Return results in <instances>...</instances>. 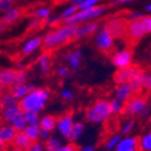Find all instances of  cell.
Returning a JSON list of instances; mask_svg holds the SVG:
<instances>
[{
  "label": "cell",
  "mask_w": 151,
  "mask_h": 151,
  "mask_svg": "<svg viewBox=\"0 0 151 151\" xmlns=\"http://www.w3.org/2000/svg\"><path fill=\"white\" fill-rule=\"evenodd\" d=\"M14 0H0V14H3L7 10L14 6Z\"/></svg>",
  "instance_id": "60d3db41"
},
{
  "label": "cell",
  "mask_w": 151,
  "mask_h": 151,
  "mask_svg": "<svg viewBox=\"0 0 151 151\" xmlns=\"http://www.w3.org/2000/svg\"><path fill=\"white\" fill-rule=\"evenodd\" d=\"M143 74L144 70L139 66H133V71H132L131 78L128 81V85L133 92V95H138V93L143 90Z\"/></svg>",
  "instance_id": "30bf717a"
},
{
  "label": "cell",
  "mask_w": 151,
  "mask_h": 151,
  "mask_svg": "<svg viewBox=\"0 0 151 151\" xmlns=\"http://www.w3.org/2000/svg\"><path fill=\"white\" fill-rule=\"evenodd\" d=\"M55 151H77V146H76L73 143H70V144L61 145L59 149H56Z\"/></svg>",
  "instance_id": "7dc6e473"
},
{
  "label": "cell",
  "mask_w": 151,
  "mask_h": 151,
  "mask_svg": "<svg viewBox=\"0 0 151 151\" xmlns=\"http://www.w3.org/2000/svg\"><path fill=\"white\" fill-rule=\"evenodd\" d=\"M32 89H35L34 85L28 84V83H21V84H14L13 86H11L9 92L11 93V95H13L18 101H19L23 97H25Z\"/></svg>",
  "instance_id": "ac0fdd59"
},
{
  "label": "cell",
  "mask_w": 151,
  "mask_h": 151,
  "mask_svg": "<svg viewBox=\"0 0 151 151\" xmlns=\"http://www.w3.org/2000/svg\"><path fill=\"white\" fill-rule=\"evenodd\" d=\"M95 150H96V147L93 146V145H91V144L83 145V146L79 149V151H95Z\"/></svg>",
  "instance_id": "681fc988"
},
{
  "label": "cell",
  "mask_w": 151,
  "mask_h": 151,
  "mask_svg": "<svg viewBox=\"0 0 151 151\" xmlns=\"http://www.w3.org/2000/svg\"><path fill=\"white\" fill-rule=\"evenodd\" d=\"M52 13H53V10L50 6L41 5V6H37L32 10L31 17L36 18V19H40L41 22H45L46 19H48V18L52 16Z\"/></svg>",
  "instance_id": "cb8c5ba5"
},
{
  "label": "cell",
  "mask_w": 151,
  "mask_h": 151,
  "mask_svg": "<svg viewBox=\"0 0 151 151\" xmlns=\"http://www.w3.org/2000/svg\"><path fill=\"white\" fill-rule=\"evenodd\" d=\"M132 96H133V92H132L129 85L127 83L125 84H118L116 89H115V99L120 100L121 102H127Z\"/></svg>",
  "instance_id": "7402d4cb"
},
{
  "label": "cell",
  "mask_w": 151,
  "mask_h": 151,
  "mask_svg": "<svg viewBox=\"0 0 151 151\" xmlns=\"http://www.w3.org/2000/svg\"><path fill=\"white\" fill-rule=\"evenodd\" d=\"M14 1H27V0H14Z\"/></svg>",
  "instance_id": "91938a15"
},
{
  "label": "cell",
  "mask_w": 151,
  "mask_h": 151,
  "mask_svg": "<svg viewBox=\"0 0 151 151\" xmlns=\"http://www.w3.org/2000/svg\"><path fill=\"white\" fill-rule=\"evenodd\" d=\"M145 11H147V12H150V13H151V3H150V4H147V5L145 6Z\"/></svg>",
  "instance_id": "db71d44e"
},
{
  "label": "cell",
  "mask_w": 151,
  "mask_h": 151,
  "mask_svg": "<svg viewBox=\"0 0 151 151\" xmlns=\"http://www.w3.org/2000/svg\"><path fill=\"white\" fill-rule=\"evenodd\" d=\"M3 92H4V89H3V86H1V85H0V95H1Z\"/></svg>",
  "instance_id": "680465c9"
},
{
  "label": "cell",
  "mask_w": 151,
  "mask_h": 151,
  "mask_svg": "<svg viewBox=\"0 0 151 151\" xmlns=\"http://www.w3.org/2000/svg\"><path fill=\"white\" fill-rule=\"evenodd\" d=\"M132 71H133V66H127V67H122V68H118L115 74H114V82L118 84H125L128 83Z\"/></svg>",
  "instance_id": "603a6c76"
},
{
  "label": "cell",
  "mask_w": 151,
  "mask_h": 151,
  "mask_svg": "<svg viewBox=\"0 0 151 151\" xmlns=\"http://www.w3.org/2000/svg\"><path fill=\"white\" fill-rule=\"evenodd\" d=\"M109 108H110V114L111 115H119V114H121V113H124L125 103L114 97V99H111L109 101Z\"/></svg>",
  "instance_id": "1f68e13d"
},
{
  "label": "cell",
  "mask_w": 151,
  "mask_h": 151,
  "mask_svg": "<svg viewBox=\"0 0 151 151\" xmlns=\"http://www.w3.org/2000/svg\"><path fill=\"white\" fill-rule=\"evenodd\" d=\"M5 149V144L1 142V139H0V151H3Z\"/></svg>",
  "instance_id": "11a10c76"
},
{
  "label": "cell",
  "mask_w": 151,
  "mask_h": 151,
  "mask_svg": "<svg viewBox=\"0 0 151 151\" xmlns=\"http://www.w3.org/2000/svg\"><path fill=\"white\" fill-rule=\"evenodd\" d=\"M31 140L24 134V132H17V134H16V137L13 138V140H12V145H13V147H16V149H21V150H24V151H27L28 149H29V146L31 145Z\"/></svg>",
  "instance_id": "d4e9b609"
},
{
  "label": "cell",
  "mask_w": 151,
  "mask_h": 151,
  "mask_svg": "<svg viewBox=\"0 0 151 151\" xmlns=\"http://www.w3.org/2000/svg\"><path fill=\"white\" fill-rule=\"evenodd\" d=\"M77 151H79V150H77Z\"/></svg>",
  "instance_id": "be15d7a7"
},
{
  "label": "cell",
  "mask_w": 151,
  "mask_h": 151,
  "mask_svg": "<svg viewBox=\"0 0 151 151\" xmlns=\"http://www.w3.org/2000/svg\"><path fill=\"white\" fill-rule=\"evenodd\" d=\"M133 147H138V137L125 136V137H121V139L118 143V145L115 146L114 151H127Z\"/></svg>",
  "instance_id": "d6986e66"
},
{
  "label": "cell",
  "mask_w": 151,
  "mask_h": 151,
  "mask_svg": "<svg viewBox=\"0 0 151 151\" xmlns=\"http://www.w3.org/2000/svg\"><path fill=\"white\" fill-rule=\"evenodd\" d=\"M23 13H24V10L22 7H17V6H13L11 7L10 10H7L6 12H4L1 14V18H0V21L1 23L7 27V25H12L14 23H17L18 21L21 19L23 17Z\"/></svg>",
  "instance_id": "4fadbf2b"
},
{
  "label": "cell",
  "mask_w": 151,
  "mask_h": 151,
  "mask_svg": "<svg viewBox=\"0 0 151 151\" xmlns=\"http://www.w3.org/2000/svg\"><path fill=\"white\" fill-rule=\"evenodd\" d=\"M60 97L65 101H72L74 97V93H73V91H71L68 89H63L60 91Z\"/></svg>",
  "instance_id": "f6af8a7d"
},
{
  "label": "cell",
  "mask_w": 151,
  "mask_h": 151,
  "mask_svg": "<svg viewBox=\"0 0 151 151\" xmlns=\"http://www.w3.org/2000/svg\"><path fill=\"white\" fill-rule=\"evenodd\" d=\"M110 116L111 114L109 108V101L104 99L97 100L85 111V119L91 124H103Z\"/></svg>",
  "instance_id": "277c9868"
},
{
  "label": "cell",
  "mask_w": 151,
  "mask_h": 151,
  "mask_svg": "<svg viewBox=\"0 0 151 151\" xmlns=\"http://www.w3.org/2000/svg\"><path fill=\"white\" fill-rule=\"evenodd\" d=\"M18 103H19V101H18L13 95H11L10 92H3L1 95H0V108L1 109L18 106Z\"/></svg>",
  "instance_id": "4316f807"
},
{
  "label": "cell",
  "mask_w": 151,
  "mask_h": 151,
  "mask_svg": "<svg viewBox=\"0 0 151 151\" xmlns=\"http://www.w3.org/2000/svg\"><path fill=\"white\" fill-rule=\"evenodd\" d=\"M142 17H144V13H143V12L133 11V12L127 13V16L125 17V19H126L127 22H131V21H138V19H140Z\"/></svg>",
  "instance_id": "b9f144b4"
},
{
  "label": "cell",
  "mask_w": 151,
  "mask_h": 151,
  "mask_svg": "<svg viewBox=\"0 0 151 151\" xmlns=\"http://www.w3.org/2000/svg\"><path fill=\"white\" fill-rule=\"evenodd\" d=\"M23 115L27 121V125H30V126L40 125V114H36V113H32V111H23Z\"/></svg>",
  "instance_id": "d6a6232c"
},
{
  "label": "cell",
  "mask_w": 151,
  "mask_h": 151,
  "mask_svg": "<svg viewBox=\"0 0 151 151\" xmlns=\"http://www.w3.org/2000/svg\"><path fill=\"white\" fill-rule=\"evenodd\" d=\"M27 151H46L45 144L42 142H40V140L39 142H32Z\"/></svg>",
  "instance_id": "ee69618b"
},
{
  "label": "cell",
  "mask_w": 151,
  "mask_h": 151,
  "mask_svg": "<svg viewBox=\"0 0 151 151\" xmlns=\"http://www.w3.org/2000/svg\"><path fill=\"white\" fill-rule=\"evenodd\" d=\"M55 125H56V116L52 115V114H45L42 116H40V128L52 132L55 129Z\"/></svg>",
  "instance_id": "484cf974"
},
{
  "label": "cell",
  "mask_w": 151,
  "mask_h": 151,
  "mask_svg": "<svg viewBox=\"0 0 151 151\" xmlns=\"http://www.w3.org/2000/svg\"><path fill=\"white\" fill-rule=\"evenodd\" d=\"M56 74H58L59 77H61V78H66V77H68V74H70V68L67 66H65V65H61V66H59L58 68H56Z\"/></svg>",
  "instance_id": "bcb514c9"
},
{
  "label": "cell",
  "mask_w": 151,
  "mask_h": 151,
  "mask_svg": "<svg viewBox=\"0 0 151 151\" xmlns=\"http://www.w3.org/2000/svg\"><path fill=\"white\" fill-rule=\"evenodd\" d=\"M50 93L52 92L48 88H35L25 97L19 100L18 106L23 111H32L40 114L46 108L50 99Z\"/></svg>",
  "instance_id": "7a4b0ae2"
},
{
  "label": "cell",
  "mask_w": 151,
  "mask_h": 151,
  "mask_svg": "<svg viewBox=\"0 0 151 151\" xmlns=\"http://www.w3.org/2000/svg\"><path fill=\"white\" fill-rule=\"evenodd\" d=\"M149 120H150V122H151V115H150V118H149Z\"/></svg>",
  "instance_id": "94428289"
},
{
  "label": "cell",
  "mask_w": 151,
  "mask_h": 151,
  "mask_svg": "<svg viewBox=\"0 0 151 151\" xmlns=\"http://www.w3.org/2000/svg\"><path fill=\"white\" fill-rule=\"evenodd\" d=\"M140 24L143 27V30L145 34H151V14L144 16L140 18Z\"/></svg>",
  "instance_id": "d590c367"
},
{
  "label": "cell",
  "mask_w": 151,
  "mask_h": 151,
  "mask_svg": "<svg viewBox=\"0 0 151 151\" xmlns=\"http://www.w3.org/2000/svg\"><path fill=\"white\" fill-rule=\"evenodd\" d=\"M132 1H133V0H111V4L113 5H124V4H128Z\"/></svg>",
  "instance_id": "f907efd6"
},
{
  "label": "cell",
  "mask_w": 151,
  "mask_h": 151,
  "mask_svg": "<svg viewBox=\"0 0 151 151\" xmlns=\"http://www.w3.org/2000/svg\"><path fill=\"white\" fill-rule=\"evenodd\" d=\"M11 126L17 131V132H23V129L27 127V121L24 119V115L23 113L21 115H18L12 122H11Z\"/></svg>",
  "instance_id": "836d02e7"
},
{
  "label": "cell",
  "mask_w": 151,
  "mask_h": 151,
  "mask_svg": "<svg viewBox=\"0 0 151 151\" xmlns=\"http://www.w3.org/2000/svg\"><path fill=\"white\" fill-rule=\"evenodd\" d=\"M11 151H24V150H21V149H16V147H13Z\"/></svg>",
  "instance_id": "6f0895ef"
},
{
  "label": "cell",
  "mask_w": 151,
  "mask_h": 151,
  "mask_svg": "<svg viewBox=\"0 0 151 151\" xmlns=\"http://www.w3.org/2000/svg\"><path fill=\"white\" fill-rule=\"evenodd\" d=\"M110 60H111V64L116 68L127 67V66H131L132 61H133V53L127 48L119 49L111 54Z\"/></svg>",
  "instance_id": "9c48e42d"
},
{
  "label": "cell",
  "mask_w": 151,
  "mask_h": 151,
  "mask_svg": "<svg viewBox=\"0 0 151 151\" xmlns=\"http://www.w3.org/2000/svg\"><path fill=\"white\" fill-rule=\"evenodd\" d=\"M63 144V140L58 136H50L47 142H45V149L46 151H55L56 149H59Z\"/></svg>",
  "instance_id": "4dcf8cb0"
},
{
  "label": "cell",
  "mask_w": 151,
  "mask_h": 151,
  "mask_svg": "<svg viewBox=\"0 0 151 151\" xmlns=\"http://www.w3.org/2000/svg\"><path fill=\"white\" fill-rule=\"evenodd\" d=\"M5 28H6V27H5V25L1 23V21H0V34H1V32L5 30Z\"/></svg>",
  "instance_id": "f5cc1de1"
},
{
  "label": "cell",
  "mask_w": 151,
  "mask_h": 151,
  "mask_svg": "<svg viewBox=\"0 0 151 151\" xmlns=\"http://www.w3.org/2000/svg\"><path fill=\"white\" fill-rule=\"evenodd\" d=\"M29 78V74L24 68H18L16 70V84L27 83Z\"/></svg>",
  "instance_id": "e575fe53"
},
{
  "label": "cell",
  "mask_w": 151,
  "mask_h": 151,
  "mask_svg": "<svg viewBox=\"0 0 151 151\" xmlns=\"http://www.w3.org/2000/svg\"><path fill=\"white\" fill-rule=\"evenodd\" d=\"M146 34L143 30V27L140 24V21H131L126 24V36L129 37L132 41H139Z\"/></svg>",
  "instance_id": "5bb4252c"
},
{
  "label": "cell",
  "mask_w": 151,
  "mask_h": 151,
  "mask_svg": "<svg viewBox=\"0 0 151 151\" xmlns=\"http://www.w3.org/2000/svg\"><path fill=\"white\" fill-rule=\"evenodd\" d=\"M17 134V131L9 124H4L0 126V139L1 142L6 145V144H11L13 138Z\"/></svg>",
  "instance_id": "44dd1931"
},
{
  "label": "cell",
  "mask_w": 151,
  "mask_h": 151,
  "mask_svg": "<svg viewBox=\"0 0 151 151\" xmlns=\"http://www.w3.org/2000/svg\"><path fill=\"white\" fill-rule=\"evenodd\" d=\"M43 24V22H41L40 19H36V18H31L29 24H28V30L29 31H35L37 30L41 25Z\"/></svg>",
  "instance_id": "7bdbcfd3"
},
{
  "label": "cell",
  "mask_w": 151,
  "mask_h": 151,
  "mask_svg": "<svg viewBox=\"0 0 151 151\" xmlns=\"http://www.w3.org/2000/svg\"><path fill=\"white\" fill-rule=\"evenodd\" d=\"M73 124H74V119H73V113L72 111H66V113H64V114H61L60 116L56 118L55 128H56V131H58V133L61 138L70 139Z\"/></svg>",
  "instance_id": "52a82bcc"
},
{
  "label": "cell",
  "mask_w": 151,
  "mask_h": 151,
  "mask_svg": "<svg viewBox=\"0 0 151 151\" xmlns=\"http://www.w3.org/2000/svg\"><path fill=\"white\" fill-rule=\"evenodd\" d=\"M149 106L146 103V99L140 95H133L127 102H125L124 114L131 116V115H139L145 118L149 114Z\"/></svg>",
  "instance_id": "5b68a950"
},
{
  "label": "cell",
  "mask_w": 151,
  "mask_h": 151,
  "mask_svg": "<svg viewBox=\"0 0 151 151\" xmlns=\"http://www.w3.org/2000/svg\"><path fill=\"white\" fill-rule=\"evenodd\" d=\"M127 151H139V149H138V147H133V149H129V150H127Z\"/></svg>",
  "instance_id": "9f6ffc18"
},
{
  "label": "cell",
  "mask_w": 151,
  "mask_h": 151,
  "mask_svg": "<svg viewBox=\"0 0 151 151\" xmlns=\"http://www.w3.org/2000/svg\"><path fill=\"white\" fill-rule=\"evenodd\" d=\"M64 60L67 61L68 64V68L73 70V71H77L81 67L82 60H83V52L81 49H73L70 52H66L64 54Z\"/></svg>",
  "instance_id": "9a60e30c"
},
{
  "label": "cell",
  "mask_w": 151,
  "mask_h": 151,
  "mask_svg": "<svg viewBox=\"0 0 151 151\" xmlns=\"http://www.w3.org/2000/svg\"><path fill=\"white\" fill-rule=\"evenodd\" d=\"M36 65L42 76H48L52 68V56L48 52L41 53L36 59Z\"/></svg>",
  "instance_id": "2e32d148"
},
{
  "label": "cell",
  "mask_w": 151,
  "mask_h": 151,
  "mask_svg": "<svg viewBox=\"0 0 151 151\" xmlns=\"http://www.w3.org/2000/svg\"><path fill=\"white\" fill-rule=\"evenodd\" d=\"M40 126H30V125H27V127L23 129L24 134L31 140V142H39V138H40Z\"/></svg>",
  "instance_id": "f546056e"
},
{
  "label": "cell",
  "mask_w": 151,
  "mask_h": 151,
  "mask_svg": "<svg viewBox=\"0 0 151 151\" xmlns=\"http://www.w3.org/2000/svg\"><path fill=\"white\" fill-rule=\"evenodd\" d=\"M100 4V0H84L79 5H77L78 10H86V9H92L96 7Z\"/></svg>",
  "instance_id": "8d00e7d4"
},
{
  "label": "cell",
  "mask_w": 151,
  "mask_h": 151,
  "mask_svg": "<svg viewBox=\"0 0 151 151\" xmlns=\"http://www.w3.org/2000/svg\"><path fill=\"white\" fill-rule=\"evenodd\" d=\"M50 136H52L50 132L45 131V129H41V131H40V138H39V140H40V142H47Z\"/></svg>",
  "instance_id": "c3c4849f"
},
{
  "label": "cell",
  "mask_w": 151,
  "mask_h": 151,
  "mask_svg": "<svg viewBox=\"0 0 151 151\" xmlns=\"http://www.w3.org/2000/svg\"><path fill=\"white\" fill-rule=\"evenodd\" d=\"M78 25L72 24H60L56 28H53L46 35L42 36V48L46 52H50L54 49H58L68 42L74 40L76 31Z\"/></svg>",
  "instance_id": "6da1fadb"
},
{
  "label": "cell",
  "mask_w": 151,
  "mask_h": 151,
  "mask_svg": "<svg viewBox=\"0 0 151 151\" xmlns=\"http://www.w3.org/2000/svg\"><path fill=\"white\" fill-rule=\"evenodd\" d=\"M134 126H136V124H134V121L132 120V119H128L124 125H122V128H121V133L124 134V136H127V134H129L134 129Z\"/></svg>",
  "instance_id": "f35d334b"
},
{
  "label": "cell",
  "mask_w": 151,
  "mask_h": 151,
  "mask_svg": "<svg viewBox=\"0 0 151 151\" xmlns=\"http://www.w3.org/2000/svg\"><path fill=\"white\" fill-rule=\"evenodd\" d=\"M126 24H127V21L125 18L113 17L106 23L104 27L114 39H121V37L126 36Z\"/></svg>",
  "instance_id": "ba28073f"
},
{
  "label": "cell",
  "mask_w": 151,
  "mask_h": 151,
  "mask_svg": "<svg viewBox=\"0 0 151 151\" xmlns=\"http://www.w3.org/2000/svg\"><path fill=\"white\" fill-rule=\"evenodd\" d=\"M143 89L146 91H151V70L144 71L143 74Z\"/></svg>",
  "instance_id": "ab89813d"
},
{
  "label": "cell",
  "mask_w": 151,
  "mask_h": 151,
  "mask_svg": "<svg viewBox=\"0 0 151 151\" xmlns=\"http://www.w3.org/2000/svg\"><path fill=\"white\" fill-rule=\"evenodd\" d=\"M16 84V70L3 68L0 70V85L3 89H10Z\"/></svg>",
  "instance_id": "e0dca14e"
},
{
  "label": "cell",
  "mask_w": 151,
  "mask_h": 151,
  "mask_svg": "<svg viewBox=\"0 0 151 151\" xmlns=\"http://www.w3.org/2000/svg\"><path fill=\"white\" fill-rule=\"evenodd\" d=\"M107 12V6L99 5L92 9H86V10H78L73 16L64 22V24H72V25H81L88 22L97 21L101 17H103Z\"/></svg>",
  "instance_id": "3957f363"
},
{
  "label": "cell",
  "mask_w": 151,
  "mask_h": 151,
  "mask_svg": "<svg viewBox=\"0 0 151 151\" xmlns=\"http://www.w3.org/2000/svg\"><path fill=\"white\" fill-rule=\"evenodd\" d=\"M84 131H85V125L82 121H74L73 127H72V131H71V136H70V139L68 140L77 142L83 136Z\"/></svg>",
  "instance_id": "83f0119b"
},
{
  "label": "cell",
  "mask_w": 151,
  "mask_h": 151,
  "mask_svg": "<svg viewBox=\"0 0 151 151\" xmlns=\"http://www.w3.org/2000/svg\"><path fill=\"white\" fill-rule=\"evenodd\" d=\"M120 139H121V136H119V134L111 136V137L106 142V149H107V150H114L115 146L118 145V143L120 142Z\"/></svg>",
  "instance_id": "74e56055"
},
{
  "label": "cell",
  "mask_w": 151,
  "mask_h": 151,
  "mask_svg": "<svg viewBox=\"0 0 151 151\" xmlns=\"http://www.w3.org/2000/svg\"><path fill=\"white\" fill-rule=\"evenodd\" d=\"M40 48H42V36L35 35L30 37V39H28L27 41H24L21 48V53L23 56H30L34 53H36Z\"/></svg>",
  "instance_id": "8fae6325"
},
{
  "label": "cell",
  "mask_w": 151,
  "mask_h": 151,
  "mask_svg": "<svg viewBox=\"0 0 151 151\" xmlns=\"http://www.w3.org/2000/svg\"><path fill=\"white\" fill-rule=\"evenodd\" d=\"M114 45L115 39L110 35L104 25L101 27L95 34V47L101 53H110L114 48Z\"/></svg>",
  "instance_id": "8992f818"
},
{
  "label": "cell",
  "mask_w": 151,
  "mask_h": 151,
  "mask_svg": "<svg viewBox=\"0 0 151 151\" xmlns=\"http://www.w3.org/2000/svg\"><path fill=\"white\" fill-rule=\"evenodd\" d=\"M67 1H70L71 4H74V5H79L82 1H84V0H67Z\"/></svg>",
  "instance_id": "816d5d0a"
},
{
  "label": "cell",
  "mask_w": 151,
  "mask_h": 151,
  "mask_svg": "<svg viewBox=\"0 0 151 151\" xmlns=\"http://www.w3.org/2000/svg\"><path fill=\"white\" fill-rule=\"evenodd\" d=\"M100 28H101V25L97 21H92V22L81 24V25H78L77 31H76L74 40H79V39H84V37H88L91 35H95Z\"/></svg>",
  "instance_id": "7c38bea8"
},
{
  "label": "cell",
  "mask_w": 151,
  "mask_h": 151,
  "mask_svg": "<svg viewBox=\"0 0 151 151\" xmlns=\"http://www.w3.org/2000/svg\"><path fill=\"white\" fill-rule=\"evenodd\" d=\"M138 149L139 151H151V131L138 138Z\"/></svg>",
  "instance_id": "f1b7e54d"
},
{
  "label": "cell",
  "mask_w": 151,
  "mask_h": 151,
  "mask_svg": "<svg viewBox=\"0 0 151 151\" xmlns=\"http://www.w3.org/2000/svg\"><path fill=\"white\" fill-rule=\"evenodd\" d=\"M0 111H1V108H0Z\"/></svg>",
  "instance_id": "6125c7cd"
},
{
  "label": "cell",
  "mask_w": 151,
  "mask_h": 151,
  "mask_svg": "<svg viewBox=\"0 0 151 151\" xmlns=\"http://www.w3.org/2000/svg\"><path fill=\"white\" fill-rule=\"evenodd\" d=\"M22 113H23V110L19 108V106H14V107H11V108L1 109V111H0V116H1V119H3V121L5 124L11 125V122L18 115H21Z\"/></svg>",
  "instance_id": "ffe728a7"
}]
</instances>
